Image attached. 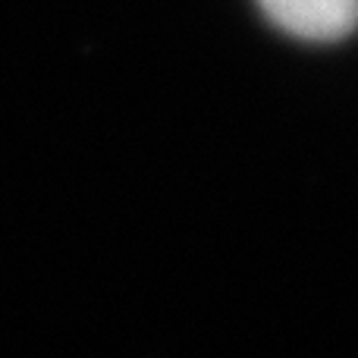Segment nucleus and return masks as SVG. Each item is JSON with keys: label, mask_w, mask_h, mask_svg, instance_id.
<instances>
[{"label": "nucleus", "mask_w": 358, "mask_h": 358, "mask_svg": "<svg viewBox=\"0 0 358 358\" xmlns=\"http://www.w3.org/2000/svg\"><path fill=\"white\" fill-rule=\"evenodd\" d=\"M277 29L308 41H336L358 25V0H258Z\"/></svg>", "instance_id": "1"}]
</instances>
